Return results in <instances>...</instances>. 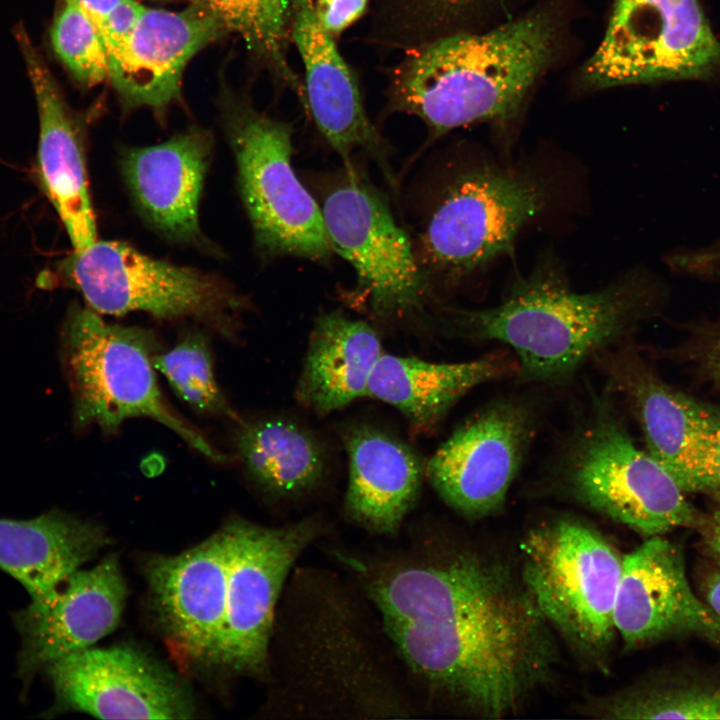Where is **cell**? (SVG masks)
<instances>
[{
  "mask_svg": "<svg viewBox=\"0 0 720 720\" xmlns=\"http://www.w3.org/2000/svg\"><path fill=\"white\" fill-rule=\"evenodd\" d=\"M324 552L379 614L425 717L503 718L552 679L553 629L503 560L424 521L397 548Z\"/></svg>",
  "mask_w": 720,
  "mask_h": 720,
  "instance_id": "6da1fadb",
  "label": "cell"
},
{
  "mask_svg": "<svg viewBox=\"0 0 720 720\" xmlns=\"http://www.w3.org/2000/svg\"><path fill=\"white\" fill-rule=\"evenodd\" d=\"M282 718H424L382 620L343 572L296 565L280 598L268 654Z\"/></svg>",
  "mask_w": 720,
  "mask_h": 720,
  "instance_id": "7a4b0ae2",
  "label": "cell"
},
{
  "mask_svg": "<svg viewBox=\"0 0 720 720\" xmlns=\"http://www.w3.org/2000/svg\"><path fill=\"white\" fill-rule=\"evenodd\" d=\"M670 291L663 276L637 266L601 289L577 292L550 254L529 274H517L496 305L443 312L453 335L509 348L521 380L558 384L597 353L629 341L641 323L663 311Z\"/></svg>",
  "mask_w": 720,
  "mask_h": 720,
  "instance_id": "3957f363",
  "label": "cell"
},
{
  "mask_svg": "<svg viewBox=\"0 0 720 720\" xmlns=\"http://www.w3.org/2000/svg\"><path fill=\"white\" fill-rule=\"evenodd\" d=\"M556 36L554 17L540 10L407 52L390 72L387 109L418 117L433 137L474 123L505 125L550 62Z\"/></svg>",
  "mask_w": 720,
  "mask_h": 720,
  "instance_id": "277c9868",
  "label": "cell"
},
{
  "mask_svg": "<svg viewBox=\"0 0 720 720\" xmlns=\"http://www.w3.org/2000/svg\"><path fill=\"white\" fill-rule=\"evenodd\" d=\"M574 501L649 538L697 529L703 514L672 475L628 433L608 395H594L550 469Z\"/></svg>",
  "mask_w": 720,
  "mask_h": 720,
  "instance_id": "5b68a950",
  "label": "cell"
},
{
  "mask_svg": "<svg viewBox=\"0 0 720 720\" xmlns=\"http://www.w3.org/2000/svg\"><path fill=\"white\" fill-rule=\"evenodd\" d=\"M151 332L109 324L89 308L75 305L61 335L64 367L73 396L78 429L117 432L129 419L148 418L172 430L216 463L229 457L216 449L168 404L159 387Z\"/></svg>",
  "mask_w": 720,
  "mask_h": 720,
  "instance_id": "8992f818",
  "label": "cell"
},
{
  "mask_svg": "<svg viewBox=\"0 0 720 720\" xmlns=\"http://www.w3.org/2000/svg\"><path fill=\"white\" fill-rule=\"evenodd\" d=\"M520 576L550 627L580 656L606 666L623 556L591 526L561 518L532 528L520 544Z\"/></svg>",
  "mask_w": 720,
  "mask_h": 720,
  "instance_id": "52a82bcc",
  "label": "cell"
},
{
  "mask_svg": "<svg viewBox=\"0 0 720 720\" xmlns=\"http://www.w3.org/2000/svg\"><path fill=\"white\" fill-rule=\"evenodd\" d=\"M552 183L493 161L462 169L443 189L422 235L429 268L458 281L511 256L521 230L548 207Z\"/></svg>",
  "mask_w": 720,
  "mask_h": 720,
  "instance_id": "ba28073f",
  "label": "cell"
},
{
  "mask_svg": "<svg viewBox=\"0 0 720 720\" xmlns=\"http://www.w3.org/2000/svg\"><path fill=\"white\" fill-rule=\"evenodd\" d=\"M225 131L242 203L257 245L273 255L311 260L332 253L321 207L292 166V128L244 100L223 101Z\"/></svg>",
  "mask_w": 720,
  "mask_h": 720,
  "instance_id": "9c48e42d",
  "label": "cell"
},
{
  "mask_svg": "<svg viewBox=\"0 0 720 720\" xmlns=\"http://www.w3.org/2000/svg\"><path fill=\"white\" fill-rule=\"evenodd\" d=\"M89 307L109 315L144 312L191 318L230 336L244 299L213 273L152 258L118 241H96L62 264Z\"/></svg>",
  "mask_w": 720,
  "mask_h": 720,
  "instance_id": "30bf717a",
  "label": "cell"
},
{
  "mask_svg": "<svg viewBox=\"0 0 720 720\" xmlns=\"http://www.w3.org/2000/svg\"><path fill=\"white\" fill-rule=\"evenodd\" d=\"M227 535L226 607L217 665L266 678L277 607L298 559L332 534L320 514L268 527L234 519Z\"/></svg>",
  "mask_w": 720,
  "mask_h": 720,
  "instance_id": "8fae6325",
  "label": "cell"
},
{
  "mask_svg": "<svg viewBox=\"0 0 720 720\" xmlns=\"http://www.w3.org/2000/svg\"><path fill=\"white\" fill-rule=\"evenodd\" d=\"M719 68L720 42L698 0H614L582 74L605 88L704 78Z\"/></svg>",
  "mask_w": 720,
  "mask_h": 720,
  "instance_id": "7c38bea8",
  "label": "cell"
},
{
  "mask_svg": "<svg viewBox=\"0 0 720 720\" xmlns=\"http://www.w3.org/2000/svg\"><path fill=\"white\" fill-rule=\"evenodd\" d=\"M536 428L528 400L507 396L488 402L460 424L426 462L425 474L443 502L479 519L506 501Z\"/></svg>",
  "mask_w": 720,
  "mask_h": 720,
  "instance_id": "4fadbf2b",
  "label": "cell"
},
{
  "mask_svg": "<svg viewBox=\"0 0 720 720\" xmlns=\"http://www.w3.org/2000/svg\"><path fill=\"white\" fill-rule=\"evenodd\" d=\"M321 207L332 249L354 268L373 313L403 319L419 312L426 283L406 234L353 169Z\"/></svg>",
  "mask_w": 720,
  "mask_h": 720,
  "instance_id": "5bb4252c",
  "label": "cell"
},
{
  "mask_svg": "<svg viewBox=\"0 0 720 720\" xmlns=\"http://www.w3.org/2000/svg\"><path fill=\"white\" fill-rule=\"evenodd\" d=\"M43 671L61 709L102 719H188L195 712L172 673L128 646L75 651Z\"/></svg>",
  "mask_w": 720,
  "mask_h": 720,
  "instance_id": "9a60e30c",
  "label": "cell"
},
{
  "mask_svg": "<svg viewBox=\"0 0 720 720\" xmlns=\"http://www.w3.org/2000/svg\"><path fill=\"white\" fill-rule=\"evenodd\" d=\"M614 625L630 651L687 637L720 646V614L691 586L681 546L663 536L623 556Z\"/></svg>",
  "mask_w": 720,
  "mask_h": 720,
  "instance_id": "2e32d148",
  "label": "cell"
},
{
  "mask_svg": "<svg viewBox=\"0 0 720 720\" xmlns=\"http://www.w3.org/2000/svg\"><path fill=\"white\" fill-rule=\"evenodd\" d=\"M127 586L115 556L88 570H76L47 599L33 601L13 616L21 637L17 674L27 690L49 663L91 647L118 625Z\"/></svg>",
  "mask_w": 720,
  "mask_h": 720,
  "instance_id": "e0dca14e",
  "label": "cell"
},
{
  "mask_svg": "<svg viewBox=\"0 0 720 720\" xmlns=\"http://www.w3.org/2000/svg\"><path fill=\"white\" fill-rule=\"evenodd\" d=\"M592 360L606 376L610 392L622 396L635 413L647 452L685 493H700L709 406L662 381L629 341Z\"/></svg>",
  "mask_w": 720,
  "mask_h": 720,
  "instance_id": "ac0fdd59",
  "label": "cell"
},
{
  "mask_svg": "<svg viewBox=\"0 0 720 720\" xmlns=\"http://www.w3.org/2000/svg\"><path fill=\"white\" fill-rule=\"evenodd\" d=\"M225 34L197 2L177 11L146 6L123 43L108 54L109 80L127 108L161 113L179 99L192 58Z\"/></svg>",
  "mask_w": 720,
  "mask_h": 720,
  "instance_id": "d6986e66",
  "label": "cell"
},
{
  "mask_svg": "<svg viewBox=\"0 0 720 720\" xmlns=\"http://www.w3.org/2000/svg\"><path fill=\"white\" fill-rule=\"evenodd\" d=\"M145 575L167 637L192 662L217 665L226 607L225 528L177 555L152 557Z\"/></svg>",
  "mask_w": 720,
  "mask_h": 720,
  "instance_id": "ffe728a7",
  "label": "cell"
},
{
  "mask_svg": "<svg viewBox=\"0 0 720 720\" xmlns=\"http://www.w3.org/2000/svg\"><path fill=\"white\" fill-rule=\"evenodd\" d=\"M291 40L304 66V109L350 170L351 154L368 151L386 168L385 145L369 120L356 78L334 38L319 24L313 0H292Z\"/></svg>",
  "mask_w": 720,
  "mask_h": 720,
  "instance_id": "44dd1931",
  "label": "cell"
},
{
  "mask_svg": "<svg viewBox=\"0 0 720 720\" xmlns=\"http://www.w3.org/2000/svg\"><path fill=\"white\" fill-rule=\"evenodd\" d=\"M15 35L37 102L41 183L80 252L97 241L80 129L25 28L18 25Z\"/></svg>",
  "mask_w": 720,
  "mask_h": 720,
  "instance_id": "7402d4cb",
  "label": "cell"
},
{
  "mask_svg": "<svg viewBox=\"0 0 720 720\" xmlns=\"http://www.w3.org/2000/svg\"><path fill=\"white\" fill-rule=\"evenodd\" d=\"M213 143L209 130L191 127L122 155L123 178L139 213L169 240L200 239L198 209Z\"/></svg>",
  "mask_w": 720,
  "mask_h": 720,
  "instance_id": "603a6c76",
  "label": "cell"
},
{
  "mask_svg": "<svg viewBox=\"0 0 720 720\" xmlns=\"http://www.w3.org/2000/svg\"><path fill=\"white\" fill-rule=\"evenodd\" d=\"M342 441L349 465L347 520L370 534L397 537L420 496L426 463L406 442L371 424L348 426Z\"/></svg>",
  "mask_w": 720,
  "mask_h": 720,
  "instance_id": "cb8c5ba5",
  "label": "cell"
},
{
  "mask_svg": "<svg viewBox=\"0 0 720 720\" xmlns=\"http://www.w3.org/2000/svg\"><path fill=\"white\" fill-rule=\"evenodd\" d=\"M520 366L507 347L463 362L438 363L382 353L368 381L367 397L396 408L416 434L433 432L449 410L483 384L518 377Z\"/></svg>",
  "mask_w": 720,
  "mask_h": 720,
  "instance_id": "d4e9b609",
  "label": "cell"
},
{
  "mask_svg": "<svg viewBox=\"0 0 720 720\" xmlns=\"http://www.w3.org/2000/svg\"><path fill=\"white\" fill-rule=\"evenodd\" d=\"M382 353L379 335L368 323L339 311L321 313L309 336L296 399L326 415L367 397L370 374Z\"/></svg>",
  "mask_w": 720,
  "mask_h": 720,
  "instance_id": "484cf974",
  "label": "cell"
},
{
  "mask_svg": "<svg viewBox=\"0 0 720 720\" xmlns=\"http://www.w3.org/2000/svg\"><path fill=\"white\" fill-rule=\"evenodd\" d=\"M105 544L100 528L56 509L29 520L0 518V569L33 601L50 597Z\"/></svg>",
  "mask_w": 720,
  "mask_h": 720,
  "instance_id": "4316f807",
  "label": "cell"
},
{
  "mask_svg": "<svg viewBox=\"0 0 720 720\" xmlns=\"http://www.w3.org/2000/svg\"><path fill=\"white\" fill-rule=\"evenodd\" d=\"M235 424L234 456L248 480L263 493L295 501L320 486L326 475L327 451L309 427L282 415L238 418Z\"/></svg>",
  "mask_w": 720,
  "mask_h": 720,
  "instance_id": "83f0119b",
  "label": "cell"
},
{
  "mask_svg": "<svg viewBox=\"0 0 720 720\" xmlns=\"http://www.w3.org/2000/svg\"><path fill=\"white\" fill-rule=\"evenodd\" d=\"M585 716L608 720L720 719V667L665 669L581 704Z\"/></svg>",
  "mask_w": 720,
  "mask_h": 720,
  "instance_id": "f1b7e54d",
  "label": "cell"
},
{
  "mask_svg": "<svg viewBox=\"0 0 720 720\" xmlns=\"http://www.w3.org/2000/svg\"><path fill=\"white\" fill-rule=\"evenodd\" d=\"M208 9L226 32L237 34L247 49L304 103V86L287 58L291 40L292 0H190Z\"/></svg>",
  "mask_w": 720,
  "mask_h": 720,
  "instance_id": "f546056e",
  "label": "cell"
},
{
  "mask_svg": "<svg viewBox=\"0 0 720 720\" xmlns=\"http://www.w3.org/2000/svg\"><path fill=\"white\" fill-rule=\"evenodd\" d=\"M484 0H371L366 40L377 47L416 50L443 37L467 32Z\"/></svg>",
  "mask_w": 720,
  "mask_h": 720,
  "instance_id": "4dcf8cb0",
  "label": "cell"
},
{
  "mask_svg": "<svg viewBox=\"0 0 720 720\" xmlns=\"http://www.w3.org/2000/svg\"><path fill=\"white\" fill-rule=\"evenodd\" d=\"M153 363L177 396L197 413L225 416L234 422L239 418L217 383L211 350L201 333H188L169 350L155 353Z\"/></svg>",
  "mask_w": 720,
  "mask_h": 720,
  "instance_id": "1f68e13d",
  "label": "cell"
},
{
  "mask_svg": "<svg viewBox=\"0 0 720 720\" xmlns=\"http://www.w3.org/2000/svg\"><path fill=\"white\" fill-rule=\"evenodd\" d=\"M52 47L81 84L93 87L109 79V57L92 19L72 0H61L50 30Z\"/></svg>",
  "mask_w": 720,
  "mask_h": 720,
  "instance_id": "d6a6232c",
  "label": "cell"
},
{
  "mask_svg": "<svg viewBox=\"0 0 720 720\" xmlns=\"http://www.w3.org/2000/svg\"><path fill=\"white\" fill-rule=\"evenodd\" d=\"M371 0H315L314 12L320 26L332 37L360 19Z\"/></svg>",
  "mask_w": 720,
  "mask_h": 720,
  "instance_id": "836d02e7",
  "label": "cell"
},
{
  "mask_svg": "<svg viewBox=\"0 0 720 720\" xmlns=\"http://www.w3.org/2000/svg\"><path fill=\"white\" fill-rule=\"evenodd\" d=\"M720 502V410L709 406L708 434L701 464V491Z\"/></svg>",
  "mask_w": 720,
  "mask_h": 720,
  "instance_id": "e575fe53",
  "label": "cell"
},
{
  "mask_svg": "<svg viewBox=\"0 0 720 720\" xmlns=\"http://www.w3.org/2000/svg\"><path fill=\"white\" fill-rule=\"evenodd\" d=\"M698 343L697 359L707 376L720 389V313L694 325Z\"/></svg>",
  "mask_w": 720,
  "mask_h": 720,
  "instance_id": "d590c367",
  "label": "cell"
},
{
  "mask_svg": "<svg viewBox=\"0 0 720 720\" xmlns=\"http://www.w3.org/2000/svg\"><path fill=\"white\" fill-rule=\"evenodd\" d=\"M145 7L138 0H125L108 16L100 31L108 54L123 43L136 25Z\"/></svg>",
  "mask_w": 720,
  "mask_h": 720,
  "instance_id": "8d00e7d4",
  "label": "cell"
},
{
  "mask_svg": "<svg viewBox=\"0 0 720 720\" xmlns=\"http://www.w3.org/2000/svg\"><path fill=\"white\" fill-rule=\"evenodd\" d=\"M696 530L705 560L720 571V504L712 513L703 514Z\"/></svg>",
  "mask_w": 720,
  "mask_h": 720,
  "instance_id": "74e56055",
  "label": "cell"
},
{
  "mask_svg": "<svg viewBox=\"0 0 720 720\" xmlns=\"http://www.w3.org/2000/svg\"><path fill=\"white\" fill-rule=\"evenodd\" d=\"M695 576L699 595L720 614V571L704 560Z\"/></svg>",
  "mask_w": 720,
  "mask_h": 720,
  "instance_id": "f35d334b",
  "label": "cell"
},
{
  "mask_svg": "<svg viewBox=\"0 0 720 720\" xmlns=\"http://www.w3.org/2000/svg\"><path fill=\"white\" fill-rule=\"evenodd\" d=\"M96 24L99 31L103 28L108 16L125 0H72Z\"/></svg>",
  "mask_w": 720,
  "mask_h": 720,
  "instance_id": "ab89813d",
  "label": "cell"
}]
</instances>
